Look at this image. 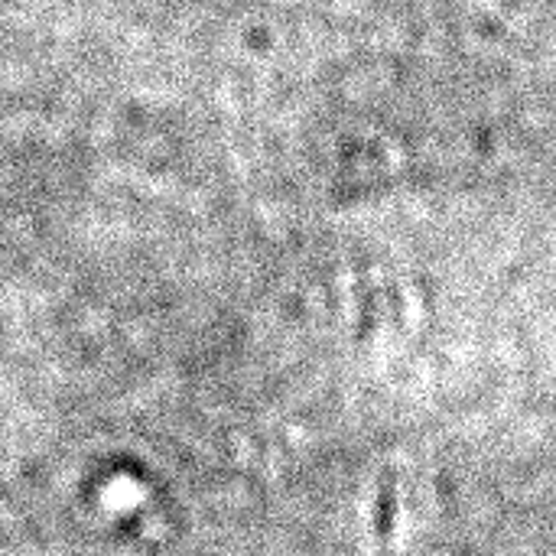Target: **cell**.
Instances as JSON below:
<instances>
[]
</instances>
